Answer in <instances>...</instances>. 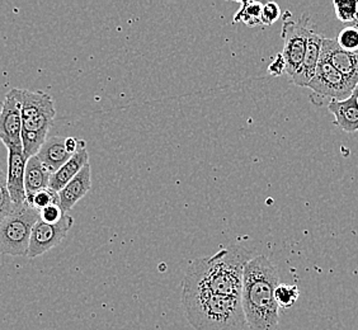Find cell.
Returning a JSON list of instances; mask_svg holds the SVG:
<instances>
[{"label":"cell","mask_w":358,"mask_h":330,"mask_svg":"<svg viewBox=\"0 0 358 330\" xmlns=\"http://www.w3.org/2000/svg\"><path fill=\"white\" fill-rule=\"evenodd\" d=\"M356 54H357V55H358V51H357V52H356Z\"/></svg>","instance_id":"obj_28"},{"label":"cell","mask_w":358,"mask_h":330,"mask_svg":"<svg viewBox=\"0 0 358 330\" xmlns=\"http://www.w3.org/2000/svg\"><path fill=\"white\" fill-rule=\"evenodd\" d=\"M92 188V171L90 165L84 166L76 178L71 179L66 186L59 192L60 206L64 213H69L79 201L83 199Z\"/></svg>","instance_id":"obj_12"},{"label":"cell","mask_w":358,"mask_h":330,"mask_svg":"<svg viewBox=\"0 0 358 330\" xmlns=\"http://www.w3.org/2000/svg\"><path fill=\"white\" fill-rule=\"evenodd\" d=\"M280 17H281V9L275 3L269 1V3H266L263 6L262 17H261L263 26L273 24V23L278 21Z\"/></svg>","instance_id":"obj_24"},{"label":"cell","mask_w":358,"mask_h":330,"mask_svg":"<svg viewBox=\"0 0 358 330\" xmlns=\"http://www.w3.org/2000/svg\"><path fill=\"white\" fill-rule=\"evenodd\" d=\"M333 7L341 22H353L357 12V0H334Z\"/></svg>","instance_id":"obj_22"},{"label":"cell","mask_w":358,"mask_h":330,"mask_svg":"<svg viewBox=\"0 0 358 330\" xmlns=\"http://www.w3.org/2000/svg\"><path fill=\"white\" fill-rule=\"evenodd\" d=\"M322 59L331 64L334 69H337L345 76L347 82L352 87L358 85V55L355 52H348L339 48L336 40L324 38L322 46Z\"/></svg>","instance_id":"obj_9"},{"label":"cell","mask_w":358,"mask_h":330,"mask_svg":"<svg viewBox=\"0 0 358 330\" xmlns=\"http://www.w3.org/2000/svg\"><path fill=\"white\" fill-rule=\"evenodd\" d=\"M324 37L315 34L314 31L309 32L308 42H306V51L303 56V65L297 71L296 76L291 80L299 87H308L313 76L317 71V64L320 62L322 56V46H323Z\"/></svg>","instance_id":"obj_11"},{"label":"cell","mask_w":358,"mask_h":330,"mask_svg":"<svg viewBox=\"0 0 358 330\" xmlns=\"http://www.w3.org/2000/svg\"><path fill=\"white\" fill-rule=\"evenodd\" d=\"M51 173L48 172L37 157L27 159L26 173H24V188L26 196L31 193L48 188Z\"/></svg>","instance_id":"obj_16"},{"label":"cell","mask_w":358,"mask_h":330,"mask_svg":"<svg viewBox=\"0 0 358 330\" xmlns=\"http://www.w3.org/2000/svg\"><path fill=\"white\" fill-rule=\"evenodd\" d=\"M314 93L323 96L333 98V101H343L352 96L355 87L347 82L337 69H334L329 62L322 59L317 64V71L308 84Z\"/></svg>","instance_id":"obj_6"},{"label":"cell","mask_w":358,"mask_h":330,"mask_svg":"<svg viewBox=\"0 0 358 330\" xmlns=\"http://www.w3.org/2000/svg\"><path fill=\"white\" fill-rule=\"evenodd\" d=\"M328 110L336 117V124L345 132L358 130V96L352 93L351 96L343 101H331Z\"/></svg>","instance_id":"obj_15"},{"label":"cell","mask_w":358,"mask_h":330,"mask_svg":"<svg viewBox=\"0 0 358 330\" xmlns=\"http://www.w3.org/2000/svg\"><path fill=\"white\" fill-rule=\"evenodd\" d=\"M0 141L7 149L22 148L21 107L9 90L0 110Z\"/></svg>","instance_id":"obj_8"},{"label":"cell","mask_w":358,"mask_h":330,"mask_svg":"<svg viewBox=\"0 0 358 330\" xmlns=\"http://www.w3.org/2000/svg\"><path fill=\"white\" fill-rule=\"evenodd\" d=\"M13 201L9 194L7 186V174L0 168V221L4 220L8 215L14 211Z\"/></svg>","instance_id":"obj_20"},{"label":"cell","mask_w":358,"mask_h":330,"mask_svg":"<svg viewBox=\"0 0 358 330\" xmlns=\"http://www.w3.org/2000/svg\"><path fill=\"white\" fill-rule=\"evenodd\" d=\"M280 285L278 272L264 255H255L244 269L241 306L247 325L252 330H277L280 323L275 287Z\"/></svg>","instance_id":"obj_2"},{"label":"cell","mask_w":358,"mask_h":330,"mask_svg":"<svg viewBox=\"0 0 358 330\" xmlns=\"http://www.w3.org/2000/svg\"><path fill=\"white\" fill-rule=\"evenodd\" d=\"M268 71L269 74H272V76H281L283 73H286V64H285V60H283L281 54L275 55V59L271 62L268 66Z\"/></svg>","instance_id":"obj_25"},{"label":"cell","mask_w":358,"mask_h":330,"mask_svg":"<svg viewBox=\"0 0 358 330\" xmlns=\"http://www.w3.org/2000/svg\"><path fill=\"white\" fill-rule=\"evenodd\" d=\"M353 26H355V27L358 28V1H357V12H356V15H355V20H353Z\"/></svg>","instance_id":"obj_26"},{"label":"cell","mask_w":358,"mask_h":330,"mask_svg":"<svg viewBox=\"0 0 358 330\" xmlns=\"http://www.w3.org/2000/svg\"><path fill=\"white\" fill-rule=\"evenodd\" d=\"M339 48H343L348 52H357L358 51V28L355 26L345 27L339 32L336 40Z\"/></svg>","instance_id":"obj_21"},{"label":"cell","mask_w":358,"mask_h":330,"mask_svg":"<svg viewBox=\"0 0 358 330\" xmlns=\"http://www.w3.org/2000/svg\"><path fill=\"white\" fill-rule=\"evenodd\" d=\"M309 17L303 14L299 21H285L282 27L283 51L281 52L285 64L286 74L292 79L303 65V56L306 51V42L310 29L308 28Z\"/></svg>","instance_id":"obj_5"},{"label":"cell","mask_w":358,"mask_h":330,"mask_svg":"<svg viewBox=\"0 0 358 330\" xmlns=\"http://www.w3.org/2000/svg\"><path fill=\"white\" fill-rule=\"evenodd\" d=\"M300 297V291L295 285L280 283L275 291V300L278 308L281 309H289L292 308Z\"/></svg>","instance_id":"obj_19"},{"label":"cell","mask_w":358,"mask_h":330,"mask_svg":"<svg viewBox=\"0 0 358 330\" xmlns=\"http://www.w3.org/2000/svg\"><path fill=\"white\" fill-rule=\"evenodd\" d=\"M26 203L40 213L45 207L60 205V199H59V193L52 191L51 188H45L41 191L27 194Z\"/></svg>","instance_id":"obj_18"},{"label":"cell","mask_w":358,"mask_h":330,"mask_svg":"<svg viewBox=\"0 0 358 330\" xmlns=\"http://www.w3.org/2000/svg\"><path fill=\"white\" fill-rule=\"evenodd\" d=\"M40 159L42 164L51 174L57 172L62 165L68 163L73 155L65 149V138L62 136H51L46 138V141L40 149V152L36 155Z\"/></svg>","instance_id":"obj_14"},{"label":"cell","mask_w":358,"mask_h":330,"mask_svg":"<svg viewBox=\"0 0 358 330\" xmlns=\"http://www.w3.org/2000/svg\"><path fill=\"white\" fill-rule=\"evenodd\" d=\"M26 164H27V158L22 148L8 149L7 186L15 208H20L26 203V188H24Z\"/></svg>","instance_id":"obj_10"},{"label":"cell","mask_w":358,"mask_h":330,"mask_svg":"<svg viewBox=\"0 0 358 330\" xmlns=\"http://www.w3.org/2000/svg\"><path fill=\"white\" fill-rule=\"evenodd\" d=\"M182 305L188 323L196 330H244L247 327L241 297L183 289Z\"/></svg>","instance_id":"obj_3"},{"label":"cell","mask_w":358,"mask_h":330,"mask_svg":"<svg viewBox=\"0 0 358 330\" xmlns=\"http://www.w3.org/2000/svg\"><path fill=\"white\" fill-rule=\"evenodd\" d=\"M252 258V252L248 249L231 245L213 257L196 259L187 269L183 289L241 297L244 269Z\"/></svg>","instance_id":"obj_1"},{"label":"cell","mask_w":358,"mask_h":330,"mask_svg":"<svg viewBox=\"0 0 358 330\" xmlns=\"http://www.w3.org/2000/svg\"><path fill=\"white\" fill-rule=\"evenodd\" d=\"M87 164H90V154L87 150V146H83L68 160V163L62 165L57 172L51 174L48 188H51L55 192H60L71 179L76 178Z\"/></svg>","instance_id":"obj_13"},{"label":"cell","mask_w":358,"mask_h":330,"mask_svg":"<svg viewBox=\"0 0 358 330\" xmlns=\"http://www.w3.org/2000/svg\"><path fill=\"white\" fill-rule=\"evenodd\" d=\"M65 215L66 213H64L60 205H51V206L45 207L40 211V220L50 224V225H55L62 220V217Z\"/></svg>","instance_id":"obj_23"},{"label":"cell","mask_w":358,"mask_h":330,"mask_svg":"<svg viewBox=\"0 0 358 330\" xmlns=\"http://www.w3.org/2000/svg\"><path fill=\"white\" fill-rule=\"evenodd\" d=\"M40 213L24 203L0 221V254L23 257L27 255L29 239Z\"/></svg>","instance_id":"obj_4"},{"label":"cell","mask_w":358,"mask_h":330,"mask_svg":"<svg viewBox=\"0 0 358 330\" xmlns=\"http://www.w3.org/2000/svg\"><path fill=\"white\" fill-rule=\"evenodd\" d=\"M74 224V219L70 215H65L60 222L55 225H50L43 221L38 220L32 229V234L29 239L27 257L29 259L37 258L45 254L50 249L59 245L65 236L68 235L70 229Z\"/></svg>","instance_id":"obj_7"},{"label":"cell","mask_w":358,"mask_h":330,"mask_svg":"<svg viewBox=\"0 0 358 330\" xmlns=\"http://www.w3.org/2000/svg\"><path fill=\"white\" fill-rule=\"evenodd\" d=\"M353 93H356V94L358 96V85L356 87V88H355V90H353Z\"/></svg>","instance_id":"obj_27"},{"label":"cell","mask_w":358,"mask_h":330,"mask_svg":"<svg viewBox=\"0 0 358 330\" xmlns=\"http://www.w3.org/2000/svg\"><path fill=\"white\" fill-rule=\"evenodd\" d=\"M263 4L258 1H247L243 0L241 3V9L234 15V23L243 22L249 27H257L262 24Z\"/></svg>","instance_id":"obj_17"}]
</instances>
